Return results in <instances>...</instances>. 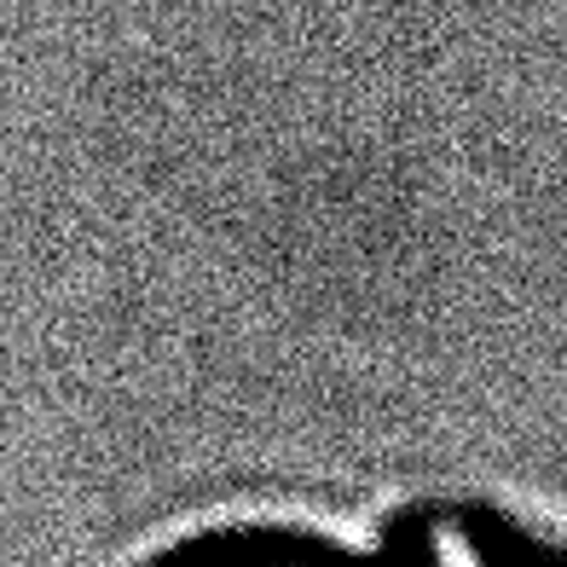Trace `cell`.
Wrapping results in <instances>:
<instances>
[{"instance_id": "1", "label": "cell", "mask_w": 567, "mask_h": 567, "mask_svg": "<svg viewBox=\"0 0 567 567\" xmlns=\"http://www.w3.org/2000/svg\"><path fill=\"white\" fill-rule=\"evenodd\" d=\"M411 567H515L509 556H498L493 545H486L481 533L457 527V522H434L429 538L417 545V556H411Z\"/></svg>"}, {"instance_id": "2", "label": "cell", "mask_w": 567, "mask_h": 567, "mask_svg": "<svg viewBox=\"0 0 567 567\" xmlns=\"http://www.w3.org/2000/svg\"><path fill=\"white\" fill-rule=\"evenodd\" d=\"M197 567H330V561L290 556V550H244V556H215V561H197Z\"/></svg>"}]
</instances>
